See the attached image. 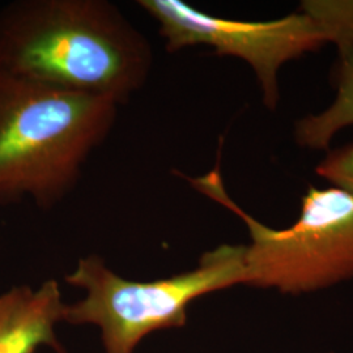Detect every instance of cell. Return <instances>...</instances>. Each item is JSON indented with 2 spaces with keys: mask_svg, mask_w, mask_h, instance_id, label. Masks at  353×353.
Listing matches in <instances>:
<instances>
[{
  "mask_svg": "<svg viewBox=\"0 0 353 353\" xmlns=\"http://www.w3.org/2000/svg\"><path fill=\"white\" fill-rule=\"evenodd\" d=\"M148 39L108 0H17L0 10V72L118 106L147 83Z\"/></svg>",
  "mask_w": 353,
  "mask_h": 353,
  "instance_id": "1",
  "label": "cell"
},
{
  "mask_svg": "<svg viewBox=\"0 0 353 353\" xmlns=\"http://www.w3.org/2000/svg\"><path fill=\"white\" fill-rule=\"evenodd\" d=\"M118 105L0 72V204L49 210L74 190Z\"/></svg>",
  "mask_w": 353,
  "mask_h": 353,
  "instance_id": "2",
  "label": "cell"
},
{
  "mask_svg": "<svg viewBox=\"0 0 353 353\" xmlns=\"http://www.w3.org/2000/svg\"><path fill=\"white\" fill-rule=\"evenodd\" d=\"M65 281L85 292L65 305L63 321L101 330L106 353H134L147 335L183 327L194 300L246 281V245H221L194 270L170 278L134 281L117 275L99 255L81 258Z\"/></svg>",
  "mask_w": 353,
  "mask_h": 353,
  "instance_id": "3",
  "label": "cell"
},
{
  "mask_svg": "<svg viewBox=\"0 0 353 353\" xmlns=\"http://www.w3.org/2000/svg\"><path fill=\"white\" fill-rule=\"evenodd\" d=\"M188 179L248 228L252 242L246 245L245 285L301 294L353 279V195L347 191L309 189L299 220L275 229L232 201L219 170Z\"/></svg>",
  "mask_w": 353,
  "mask_h": 353,
  "instance_id": "4",
  "label": "cell"
},
{
  "mask_svg": "<svg viewBox=\"0 0 353 353\" xmlns=\"http://www.w3.org/2000/svg\"><path fill=\"white\" fill-rule=\"evenodd\" d=\"M138 4L157 21L169 52L205 45L217 55L245 61L271 109L279 100V68L326 43L321 28L305 12L272 21H243L202 12L182 0H139Z\"/></svg>",
  "mask_w": 353,
  "mask_h": 353,
  "instance_id": "5",
  "label": "cell"
},
{
  "mask_svg": "<svg viewBox=\"0 0 353 353\" xmlns=\"http://www.w3.org/2000/svg\"><path fill=\"white\" fill-rule=\"evenodd\" d=\"M303 10L339 52L335 101L326 112L310 115L297 125L301 145L323 150L338 131L353 125V0H310L303 1Z\"/></svg>",
  "mask_w": 353,
  "mask_h": 353,
  "instance_id": "6",
  "label": "cell"
},
{
  "mask_svg": "<svg viewBox=\"0 0 353 353\" xmlns=\"http://www.w3.org/2000/svg\"><path fill=\"white\" fill-rule=\"evenodd\" d=\"M65 303L55 280L39 288L13 287L0 296V353H37L42 345L65 353L55 335Z\"/></svg>",
  "mask_w": 353,
  "mask_h": 353,
  "instance_id": "7",
  "label": "cell"
},
{
  "mask_svg": "<svg viewBox=\"0 0 353 353\" xmlns=\"http://www.w3.org/2000/svg\"><path fill=\"white\" fill-rule=\"evenodd\" d=\"M316 173L334 183L335 188L353 195V145L331 153L318 166Z\"/></svg>",
  "mask_w": 353,
  "mask_h": 353,
  "instance_id": "8",
  "label": "cell"
},
{
  "mask_svg": "<svg viewBox=\"0 0 353 353\" xmlns=\"http://www.w3.org/2000/svg\"><path fill=\"white\" fill-rule=\"evenodd\" d=\"M321 353H322V352H321ZM323 353H332V352H323Z\"/></svg>",
  "mask_w": 353,
  "mask_h": 353,
  "instance_id": "9",
  "label": "cell"
}]
</instances>
